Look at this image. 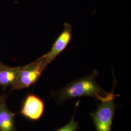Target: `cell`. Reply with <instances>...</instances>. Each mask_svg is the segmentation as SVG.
Returning <instances> with one entry per match:
<instances>
[{"label": "cell", "instance_id": "1", "mask_svg": "<svg viewBox=\"0 0 131 131\" xmlns=\"http://www.w3.org/2000/svg\"><path fill=\"white\" fill-rule=\"evenodd\" d=\"M98 74L97 70H94L89 75L74 80L52 92V97L59 103L80 97H91L101 102L114 100L117 95L105 91L97 83L96 79Z\"/></svg>", "mask_w": 131, "mask_h": 131}, {"label": "cell", "instance_id": "2", "mask_svg": "<svg viewBox=\"0 0 131 131\" xmlns=\"http://www.w3.org/2000/svg\"><path fill=\"white\" fill-rule=\"evenodd\" d=\"M116 104L114 100L102 102L94 112L91 113L96 131H111Z\"/></svg>", "mask_w": 131, "mask_h": 131}, {"label": "cell", "instance_id": "3", "mask_svg": "<svg viewBox=\"0 0 131 131\" xmlns=\"http://www.w3.org/2000/svg\"><path fill=\"white\" fill-rule=\"evenodd\" d=\"M44 70L42 67V60L40 58L21 67L17 80L12 86V89L20 90L28 88L39 79Z\"/></svg>", "mask_w": 131, "mask_h": 131}, {"label": "cell", "instance_id": "4", "mask_svg": "<svg viewBox=\"0 0 131 131\" xmlns=\"http://www.w3.org/2000/svg\"><path fill=\"white\" fill-rule=\"evenodd\" d=\"M71 38L72 27L70 24L65 23L63 31L53 43L51 50L40 58L42 60V67L44 69L65 50L70 42Z\"/></svg>", "mask_w": 131, "mask_h": 131}, {"label": "cell", "instance_id": "5", "mask_svg": "<svg viewBox=\"0 0 131 131\" xmlns=\"http://www.w3.org/2000/svg\"><path fill=\"white\" fill-rule=\"evenodd\" d=\"M44 111V105L42 100L38 96L31 94L25 99L20 112L28 119L37 121L41 117Z\"/></svg>", "mask_w": 131, "mask_h": 131}, {"label": "cell", "instance_id": "6", "mask_svg": "<svg viewBox=\"0 0 131 131\" xmlns=\"http://www.w3.org/2000/svg\"><path fill=\"white\" fill-rule=\"evenodd\" d=\"M15 127L14 115L4 100L0 104V131H15Z\"/></svg>", "mask_w": 131, "mask_h": 131}, {"label": "cell", "instance_id": "7", "mask_svg": "<svg viewBox=\"0 0 131 131\" xmlns=\"http://www.w3.org/2000/svg\"><path fill=\"white\" fill-rule=\"evenodd\" d=\"M21 67H5L0 69V86L6 88L12 86L16 82Z\"/></svg>", "mask_w": 131, "mask_h": 131}, {"label": "cell", "instance_id": "8", "mask_svg": "<svg viewBox=\"0 0 131 131\" xmlns=\"http://www.w3.org/2000/svg\"><path fill=\"white\" fill-rule=\"evenodd\" d=\"M74 115L72 117L71 121L64 126L55 131H76L79 129L78 123L74 121Z\"/></svg>", "mask_w": 131, "mask_h": 131}, {"label": "cell", "instance_id": "9", "mask_svg": "<svg viewBox=\"0 0 131 131\" xmlns=\"http://www.w3.org/2000/svg\"><path fill=\"white\" fill-rule=\"evenodd\" d=\"M6 67V66H5L4 64H3L2 63H1L0 62V69H2V68H4Z\"/></svg>", "mask_w": 131, "mask_h": 131}, {"label": "cell", "instance_id": "10", "mask_svg": "<svg viewBox=\"0 0 131 131\" xmlns=\"http://www.w3.org/2000/svg\"><path fill=\"white\" fill-rule=\"evenodd\" d=\"M4 100V99L2 97H0V104Z\"/></svg>", "mask_w": 131, "mask_h": 131}]
</instances>
